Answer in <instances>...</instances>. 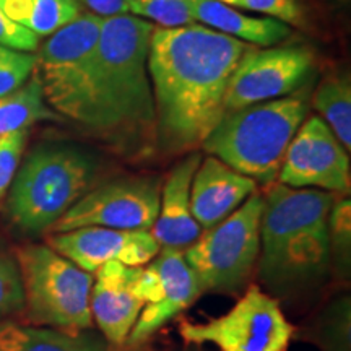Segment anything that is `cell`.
<instances>
[{
  "label": "cell",
  "mask_w": 351,
  "mask_h": 351,
  "mask_svg": "<svg viewBox=\"0 0 351 351\" xmlns=\"http://www.w3.org/2000/svg\"><path fill=\"white\" fill-rule=\"evenodd\" d=\"M26 130H16L0 137V197L5 194L15 179L26 147Z\"/></svg>",
  "instance_id": "83f0119b"
},
{
  "label": "cell",
  "mask_w": 351,
  "mask_h": 351,
  "mask_svg": "<svg viewBox=\"0 0 351 351\" xmlns=\"http://www.w3.org/2000/svg\"><path fill=\"white\" fill-rule=\"evenodd\" d=\"M263 197L257 192L184 249L202 291L234 293L247 282L261 252Z\"/></svg>",
  "instance_id": "ba28073f"
},
{
  "label": "cell",
  "mask_w": 351,
  "mask_h": 351,
  "mask_svg": "<svg viewBox=\"0 0 351 351\" xmlns=\"http://www.w3.org/2000/svg\"><path fill=\"white\" fill-rule=\"evenodd\" d=\"M129 13L160 25V28H179L197 23L184 0H129Z\"/></svg>",
  "instance_id": "603a6c76"
},
{
  "label": "cell",
  "mask_w": 351,
  "mask_h": 351,
  "mask_svg": "<svg viewBox=\"0 0 351 351\" xmlns=\"http://www.w3.org/2000/svg\"><path fill=\"white\" fill-rule=\"evenodd\" d=\"M36 57L0 46V98L23 86L34 70Z\"/></svg>",
  "instance_id": "d4e9b609"
},
{
  "label": "cell",
  "mask_w": 351,
  "mask_h": 351,
  "mask_svg": "<svg viewBox=\"0 0 351 351\" xmlns=\"http://www.w3.org/2000/svg\"><path fill=\"white\" fill-rule=\"evenodd\" d=\"M15 256L28 322L67 332H82L93 326L90 311L93 275L49 245H21Z\"/></svg>",
  "instance_id": "52a82bcc"
},
{
  "label": "cell",
  "mask_w": 351,
  "mask_h": 351,
  "mask_svg": "<svg viewBox=\"0 0 351 351\" xmlns=\"http://www.w3.org/2000/svg\"><path fill=\"white\" fill-rule=\"evenodd\" d=\"M0 351H108V341L85 330L3 324L0 326Z\"/></svg>",
  "instance_id": "d6986e66"
},
{
  "label": "cell",
  "mask_w": 351,
  "mask_h": 351,
  "mask_svg": "<svg viewBox=\"0 0 351 351\" xmlns=\"http://www.w3.org/2000/svg\"><path fill=\"white\" fill-rule=\"evenodd\" d=\"M257 192V182L231 169L215 156L200 161L191 184V210L202 231L236 212Z\"/></svg>",
  "instance_id": "2e32d148"
},
{
  "label": "cell",
  "mask_w": 351,
  "mask_h": 351,
  "mask_svg": "<svg viewBox=\"0 0 351 351\" xmlns=\"http://www.w3.org/2000/svg\"><path fill=\"white\" fill-rule=\"evenodd\" d=\"M195 16L197 23H204L210 29L225 33L252 46L270 47L282 43L291 33L289 26L270 16L245 15L219 0H184Z\"/></svg>",
  "instance_id": "ac0fdd59"
},
{
  "label": "cell",
  "mask_w": 351,
  "mask_h": 351,
  "mask_svg": "<svg viewBox=\"0 0 351 351\" xmlns=\"http://www.w3.org/2000/svg\"><path fill=\"white\" fill-rule=\"evenodd\" d=\"M232 8L258 12L287 25H302V8L298 0H219Z\"/></svg>",
  "instance_id": "4316f807"
},
{
  "label": "cell",
  "mask_w": 351,
  "mask_h": 351,
  "mask_svg": "<svg viewBox=\"0 0 351 351\" xmlns=\"http://www.w3.org/2000/svg\"><path fill=\"white\" fill-rule=\"evenodd\" d=\"M314 106L322 114V121L343 145L351 148V82L345 73H333L320 82L314 95Z\"/></svg>",
  "instance_id": "7402d4cb"
},
{
  "label": "cell",
  "mask_w": 351,
  "mask_h": 351,
  "mask_svg": "<svg viewBox=\"0 0 351 351\" xmlns=\"http://www.w3.org/2000/svg\"><path fill=\"white\" fill-rule=\"evenodd\" d=\"M99 16L80 13L43 44L34 77L57 112L95 134Z\"/></svg>",
  "instance_id": "5b68a950"
},
{
  "label": "cell",
  "mask_w": 351,
  "mask_h": 351,
  "mask_svg": "<svg viewBox=\"0 0 351 351\" xmlns=\"http://www.w3.org/2000/svg\"><path fill=\"white\" fill-rule=\"evenodd\" d=\"M179 333L186 343H210L219 351H287L295 327L275 298L251 287L226 314L182 324Z\"/></svg>",
  "instance_id": "9c48e42d"
},
{
  "label": "cell",
  "mask_w": 351,
  "mask_h": 351,
  "mask_svg": "<svg viewBox=\"0 0 351 351\" xmlns=\"http://www.w3.org/2000/svg\"><path fill=\"white\" fill-rule=\"evenodd\" d=\"M0 10L36 36H51L80 15L77 0H0Z\"/></svg>",
  "instance_id": "ffe728a7"
},
{
  "label": "cell",
  "mask_w": 351,
  "mask_h": 351,
  "mask_svg": "<svg viewBox=\"0 0 351 351\" xmlns=\"http://www.w3.org/2000/svg\"><path fill=\"white\" fill-rule=\"evenodd\" d=\"M98 165L73 147H41L16 171L8 195V215L21 230H51L90 191Z\"/></svg>",
  "instance_id": "8992f818"
},
{
  "label": "cell",
  "mask_w": 351,
  "mask_h": 351,
  "mask_svg": "<svg viewBox=\"0 0 351 351\" xmlns=\"http://www.w3.org/2000/svg\"><path fill=\"white\" fill-rule=\"evenodd\" d=\"M153 262L160 270L163 285H161L158 300L143 306L127 339L130 345L147 341L153 333H156L169 320L187 309L202 293L194 271L187 265L181 249L161 247Z\"/></svg>",
  "instance_id": "9a60e30c"
},
{
  "label": "cell",
  "mask_w": 351,
  "mask_h": 351,
  "mask_svg": "<svg viewBox=\"0 0 351 351\" xmlns=\"http://www.w3.org/2000/svg\"><path fill=\"white\" fill-rule=\"evenodd\" d=\"M280 182L293 189H319L350 194V156L320 117L301 124L289 143L278 173Z\"/></svg>",
  "instance_id": "7c38bea8"
},
{
  "label": "cell",
  "mask_w": 351,
  "mask_h": 351,
  "mask_svg": "<svg viewBox=\"0 0 351 351\" xmlns=\"http://www.w3.org/2000/svg\"><path fill=\"white\" fill-rule=\"evenodd\" d=\"M158 178H122L88 191L52 225V234L78 228L150 231L160 212Z\"/></svg>",
  "instance_id": "30bf717a"
},
{
  "label": "cell",
  "mask_w": 351,
  "mask_h": 351,
  "mask_svg": "<svg viewBox=\"0 0 351 351\" xmlns=\"http://www.w3.org/2000/svg\"><path fill=\"white\" fill-rule=\"evenodd\" d=\"M57 119L59 116L46 104L36 77L13 93L0 98V137L16 130H26L39 121Z\"/></svg>",
  "instance_id": "44dd1931"
},
{
  "label": "cell",
  "mask_w": 351,
  "mask_h": 351,
  "mask_svg": "<svg viewBox=\"0 0 351 351\" xmlns=\"http://www.w3.org/2000/svg\"><path fill=\"white\" fill-rule=\"evenodd\" d=\"M330 261L337 262L341 274L348 275L351 254V202L350 197L333 202L328 215Z\"/></svg>",
  "instance_id": "cb8c5ba5"
},
{
  "label": "cell",
  "mask_w": 351,
  "mask_h": 351,
  "mask_svg": "<svg viewBox=\"0 0 351 351\" xmlns=\"http://www.w3.org/2000/svg\"><path fill=\"white\" fill-rule=\"evenodd\" d=\"M332 192L269 186L261 219L258 274L275 293H293L317 283L330 265L328 215Z\"/></svg>",
  "instance_id": "3957f363"
},
{
  "label": "cell",
  "mask_w": 351,
  "mask_h": 351,
  "mask_svg": "<svg viewBox=\"0 0 351 351\" xmlns=\"http://www.w3.org/2000/svg\"><path fill=\"white\" fill-rule=\"evenodd\" d=\"M341 301L339 314H332V322L327 324V351H350V301Z\"/></svg>",
  "instance_id": "f546056e"
},
{
  "label": "cell",
  "mask_w": 351,
  "mask_h": 351,
  "mask_svg": "<svg viewBox=\"0 0 351 351\" xmlns=\"http://www.w3.org/2000/svg\"><path fill=\"white\" fill-rule=\"evenodd\" d=\"M0 46L10 47L15 51H36L39 46V36L28 32L23 26L16 25L0 10Z\"/></svg>",
  "instance_id": "f1b7e54d"
},
{
  "label": "cell",
  "mask_w": 351,
  "mask_h": 351,
  "mask_svg": "<svg viewBox=\"0 0 351 351\" xmlns=\"http://www.w3.org/2000/svg\"><path fill=\"white\" fill-rule=\"evenodd\" d=\"M251 47L199 23L153 29L148 70L161 150L181 153L204 143L225 116L231 77Z\"/></svg>",
  "instance_id": "6da1fadb"
},
{
  "label": "cell",
  "mask_w": 351,
  "mask_h": 351,
  "mask_svg": "<svg viewBox=\"0 0 351 351\" xmlns=\"http://www.w3.org/2000/svg\"><path fill=\"white\" fill-rule=\"evenodd\" d=\"M85 5L90 13L99 19H111L129 13V0H77Z\"/></svg>",
  "instance_id": "4dcf8cb0"
},
{
  "label": "cell",
  "mask_w": 351,
  "mask_h": 351,
  "mask_svg": "<svg viewBox=\"0 0 351 351\" xmlns=\"http://www.w3.org/2000/svg\"><path fill=\"white\" fill-rule=\"evenodd\" d=\"M307 111L302 91L251 104L225 114L202 147L239 174L271 186Z\"/></svg>",
  "instance_id": "277c9868"
},
{
  "label": "cell",
  "mask_w": 351,
  "mask_h": 351,
  "mask_svg": "<svg viewBox=\"0 0 351 351\" xmlns=\"http://www.w3.org/2000/svg\"><path fill=\"white\" fill-rule=\"evenodd\" d=\"M202 155L192 153L171 171L165 187H161L160 212L152 234L161 247L187 249L200 238L202 228L191 210V184Z\"/></svg>",
  "instance_id": "e0dca14e"
},
{
  "label": "cell",
  "mask_w": 351,
  "mask_h": 351,
  "mask_svg": "<svg viewBox=\"0 0 351 351\" xmlns=\"http://www.w3.org/2000/svg\"><path fill=\"white\" fill-rule=\"evenodd\" d=\"M314 67L313 51L304 46L251 47L232 73L225 96V114L265 103L296 91Z\"/></svg>",
  "instance_id": "8fae6325"
},
{
  "label": "cell",
  "mask_w": 351,
  "mask_h": 351,
  "mask_svg": "<svg viewBox=\"0 0 351 351\" xmlns=\"http://www.w3.org/2000/svg\"><path fill=\"white\" fill-rule=\"evenodd\" d=\"M142 267L108 262L95 271L91 287V319L112 345H124L142 313L145 302L135 293V282Z\"/></svg>",
  "instance_id": "5bb4252c"
},
{
  "label": "cell",
  "mask_w": 351,
  "mask_h": 351,
  "mask_svg": "<svg viewBox=\"0 0 351 351\" xmlns=\"http://www.w3.org/2000/svg\"><path fill=\"white\" fill-rule=\"evenodd\" d=\"M155 25L125 15L101 20L96 75V137L124 153L156 145V111L148 70Z\"/></svg>",
  "instance_id": "7a4b0ae2"
},
{
  "label": "cell",
  "mask_w": 351,
  "mask_h": 351,
  "mask_svg": "<svg viewBox=\"0 0 351 351\" xmlns=\"http://www.w3.org/2000/svg\"><path fill=\"white\" fill-rule=\"evenodd\" d=\"M47 245L88 274H95L108 262L143 267L161 251V245L152 231L111 230L99 226L57 232L47 239Z\"/></svg>",
  "instance_id": "4fadbf2b"
},
{
  "label": "cell",
  "mask_w": 351,
  "mask_h": 351,
  "mask_svg": "<svg viewBox=\"0 0 351 351\" xmlns=\"http://www.w3.org/2000/svg\"><path fill=\"white\" fill-rule=\"evenodd\" d=\"M23 285L19 263L0 249V319L23 309Z\"/></svg>",
  "instance_id": "484cf974"
}]
</instances>
